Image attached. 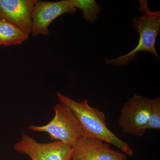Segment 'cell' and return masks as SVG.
I'll list each match as a JSON object with an SVG mask.
<instances>
[{
	"instance_id": "6da1fadb",
	"label": "cell",
	"mask_w": 160,
	"mask_h": 160,
	"mask_svg": "<svg viewBox=\"0 0 160 160\" xmlns=\"http://www.w3.org/2000/svg\"><path fill=\"white\" fill-rule=\"evenodd\" d=\"M57 95L59 103L70 109L76 118L82 128L83 136L102 140L113 145L129 156L133 154L129 144L108 128L106 116L103 112L89 106L88 100L76 102L59 92H57Z\"/></svg>"
},
{
	"instance_id": "7a4b0ae2",
	"label": "cell",
	"mask_w": 160,
	"mask_h": 160,
	"mask_svg": "<svg viewBox=\"0 0 160 160\" xmlns=\"http://www.w3.org/2000/svg\"><path fill=\"white\" fill-rule=\"evenodd\" d=\"M139 10L142 16L133 17L132 25L139 35L136 47L127 54L112 59H106L107 64L121 66L126 65L136 60V55L141 52L151 53L160 61V56L156 50L157 38L160 32V11L153 12L148 7V1L140 0Z\"/></svg>"
},
{
	"instance_id": "3957f363",
	"label": "cell",
	"mask_w": 160,
	"mask_h": 160,
	"mask_svg": "<svg viewBox=\"0 0 160 160\" xmlns=\"http://www.w3.org/2000/svg\"><path fill=\"white\" fill-rule=\"evenodd\" d=\"M54 117L42 126H29L28 129L35 132H46L52 142L59 141L73 148L83 136L79 123L72 112L59 103L53 106Z\"/></svg>"
},
{
	"instance_id": "277c9868",
	"label": "cell",
	"mask_w": 160,
	"mask_h": 160,
	"mask_svg": "<svg viewBox=\"0 0 160 160\" xmlns=\"http://www.w3.org/2000/svg\"><path fill=\"white\" fill-rule=\"evenodd\" d=\"M151 98L134 93L125 104L119 118L118 125L124 133L142 136L147 130Z\"/></svg>"
},
{
	"instance_id": "5b68a950",
	"label": "cell",
	"mask_w": 160,
	"mask_h": 160,
	"mask_svg": "<svg viewBox=\"0 0 160 160\" xmlns=\"http://www.w3.org/2000/svg\"><path fill=\"white\" fill-rule=\"evenodd\" d=\"M14 149L19 153L28 156L31 160H70L72 148L59 141L40 143L24 132Z\"/></svg>"
},
{
	"instance_id": "8992f818",
	"label": "cell",
	"mask_w": 160,
	"mask_h": 160,
	"mask_svg": "<svg viewBox=\"0 0 160 160\" xmlns=\"http://www.w3.org/2000/svg\"><path fill=\"white\" fill-rule=\"evenodd\" d=\"M77 11L69 0L43 2L36 0L32 12L31 33L34 36L48 35L50 24L62 15Z\"/></svg>"
},
{
	"instance_id": "52a82bcc",
	"label": "cell",
	"mask_w": 160,
	"mask_h": 160,
	"mask_svg": "<svg viewBox=\"0 0 160 160\" xmlns=\"http://www.w3.org/2000/svg\"><path fill=\"white\" fill-rule=\"evenodd\" d=\"M109 143L82 136L72 148L74 160H127L126 155L112 149Z\"/></svg>"
},
{
	"instance_id": "ba28073f",
	"label": "cell",
	"mask_w": 160,
	"mask_h": 160,
	"mask_svg": "<svg viewBox=\"0 0 160 160\" xmlns=\"http://www.w3.org/2000/svg\"><path fill=\"white\" fill-rule=\"evenodd\" d=\"M36 0H0V18L30 34L32 12Z\"/></svg>"
},
{
	"instance_id": "9c48e42d",
	"label": "cell",
	"mask_w": 160,
	"mask_h": 160,
	"mask_svg": "<svg viewBox=\"0 0 160 160\" xmlns=\"http://www.w3.org/2000/svg\"><path fill=\"white\" fill-rule=\"evenodd\" d=\"M29 34L6 20L0 18V46L21 45Z\"/></svg>"
},
{
	"instance_id": "30bf717a",
	"label": "cell",
	"mask_w": 160,
	"mask_h": 160,
	"mask_svg": "<svg viewBox=\"0 0 160 160\" xmlns=\"http://www.w3.org/2000/svg\"><path fill=\"white\" fill-rule=\"evenodd\" d=\"M76 9L82 12L83 19L86 22H93L97 20L101 12L100 6L95 0H69Z\"/></svg>"
},
{
	"instance_id": "8fae6325",
	"label": "cell",
	"mask_w": 160,
	"mask_h": 160,
	"mask_svg": "<svg viewBox=\"0 0 160 160\" xmlns=\"http://www.w3.org/2000/svg\"><path fill=\"white\" fill-rule=\"evenodd\" d=\"M160 129V97L151 99L147 130Z\"/></svg>"
},
{
	"instance_id": "7c38bea8",
	"label": "cell",
	"mask_w": 160,
	"mask_h": 160,
	"mask_svg": "<svg viewBox=\"0 0 160 160\" xmlns=\"http://www.w3.org/2000/svg\"><path fill=\"white\" fill-rule=\"evenodd\" d=\"M70 160H73V159H71Z\"/></svg>"
}]
</instances>
